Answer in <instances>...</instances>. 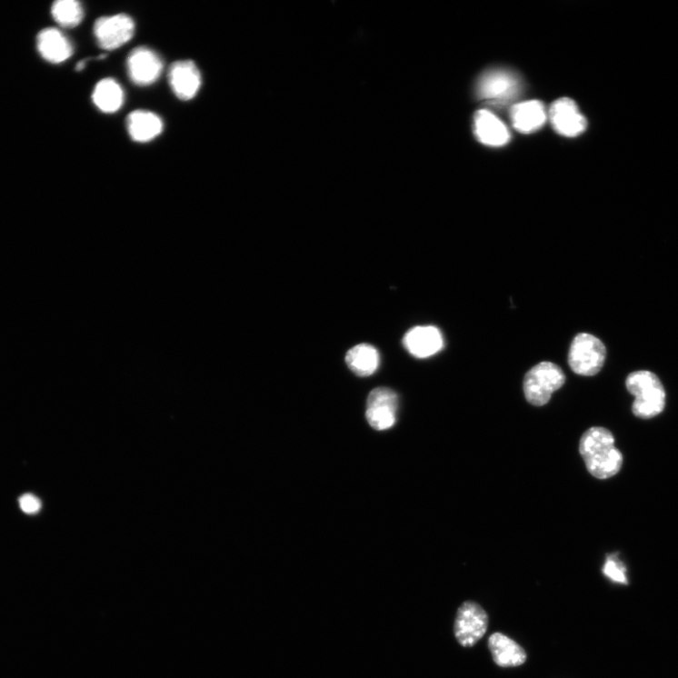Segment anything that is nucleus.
<instances>
[{"instance_id": "nucleus-8", "label": "nucleus", "mask_w": 678, "mask_h": 678, "mask_svg": "<svg viewBox=\"0 0 678 678\" xmlns=\"http://www.w3.org/2000/svg\"><path fill=\"white\" fill-rule=\"evenodd\" d=\"M126 65L130 81L138 86L155 84L164 71V62L160 55L145 46L130 52Z\"/></svg>"}, {"instance_id": "nucleus-17", "label": "nucleus", "mask_w": 678, "mask_h": 678, "mask_svg": "<svg viewBox=\"0 0 678 678\" xmlns=\"http://www.w3.org/2000/svg\"><path fill=\"white\" fill-rule=\"evenodd\" d=\"M38 49L42 57L52 64H61L73 55L69 39L56 29H45L38 36Z\"/></svg>"}, {"instance_id": "nucleus-11", "label": "nucleus", "mask_w": 678, "mask_h": 678, "mask_svg": "<svg viewBox=\"0 0 678 678\" xmlns=\"http://www.w3.org/2000/svg\"><path fill=\"white\" fill-rule=\"evenodd\" d=\"M168 78L174 94L184 101L195 97L202 85L200 71L190 60L174 63L169 68Z\"/></svg>"}, {"instance_id": "nucleus-20", "label": "nucleus", "mask_w": 678, "mask_h": 678, "mask_svg": "<svg viewBox=\"0 0 678 678\" xmlns=\"http://www.w3.org/2000/svg\"><path fill=\"white\" fill-rule=\"evenodd\" d=\"M52 15L62 27L75 28L82 23L85 11L75 0H59L52 6Z\"/></svg>"}, {"instance_id": "nucleus-4", "label": "nucleus", "mask_w": 678, "mask_h": 678, "mask_svg": "<svg viewBox=\"0 0 678 678\" xmlns=\"http://www.w3.org/2000/svg\"><path fill=\"white\" fill-rule=\"evenodd\" d=\"M606 354L601 339L583 333L573 338L568 355L569 366L579 375L593 376L603 369Z\"/></svg>"}, {"instance_id": "nucleus-21", "label": "nucleus", "mask_w": 678, "mask_h": 678, "mask_svg": "<svg viewBox=\"0 0 678 678\" xmlns=\"http://www.w3.org/2000/svg\"><path fill=\"white\" fill-rule=\"evenodd\" d=\"M603 571L604 575L611 581L623 585L629 584L627 568L619 560L617 554L608 556Z\"/></svg>"}, {"instance_id": "nucleus-3", "label": "nucleus", "mask_w": 678, "mask_h": 678, "mask_svg": "<svg viewBox=\"0 0 678 678\" xmlns=\"http://www.w3.org/2000/svg\"><path fill=\"white\" fill-rule=\"evenodd\" d=\"M564 382L565 375L556 364L542 362L525 376L523 385L525 397L534 406L545 405Z\"/></svg>"}, {"instance_id": "nucleus-15", "label": "nucleus", "mask_w": 678, "mask_h": 678, "mask_svg": "<svg viewBox=\"0 0 678 678\" xmlns=\"http://www.w3.org/2000/svg\"><path fill=\"white\" fill-rule=\"evenodd\" d=\"M488 647L494 663L500 667H518L527 661L524 648L501 633H495L490 636Z\"/></svg>"}, {"instance_id": "nucleus-13", "label": "nucleus", "mask_w": 678, "mask_h": 678, "mask_svg": "<svg viewBox=\"0 0 678 678\" xmlns=\"http://www.w3.org/2000/svg\"><path fill=\"white\" fill-rule=\"evenodd\" d=\"M474 134L480 143L491 147L504 146L511 140L507 126L487 110L475 113Z\"/></svg>"}, {"instance_id": "nucleus-5", "label": "nucleus", "mask_w": 678, "mask_h": 678, "mask_svg": "<svg viewBox=\"0 0 678 678\" xmlns=\"http://www.w3.org/2000/svg\"><path fill=\"white\" fill-rule=\"evenodd\" d=\"M489 617L484 609L474 602H465L458 609L454 622V635L464 647H473L485 635Z\"/></svg>"}, {"instance_id": "nucleus-14", "label": "nucleus", "mask_w": 678, "mask_h": 678, "mask_svg": "<svg viewBox=\"0 0 678 678\" xmlns=\"http://www.w3.org/2000/svg\"><path fill=\"white\" fill-rule=\"evenodd\" d=\"M512 124L518 133L532 135L537 132L546 122V112L539 100L518 103L510 110Z\"/></svg>"}, {"instance_id": "nucleus-2", "label": "nucleus", "mask_w": 678, "mask_h": 678, "mask_svg": "<svg viewBox=\"0 0 678 678\" xmlns=\"http://www.w3.org/2000/svg\"><path fill=\"white\" fill-rule=\"evenodd\" d=\"M625 385L635 397L633 414L642 420L660 414L665 407L666 394L659 377L648 371H639L629 375Z\"/></svg>"}, {"instance_id": "nucleus-16", "label": "nucleus", "mask_w": 678, "mask_h": 678, "mask_svg": "<svg viewBox=\"0 0 678 678\" xmlns=\"http://www.w3.org/2000/svg\"><path fill=\"white\" fill-rule=\"evenodd\" d=\"M127 132L135 142L147 143L161 135L164 123L159 115L139 110L133 112L126 119Z\"/></svg>"}, {"instance_id": "nucleus-22", "label": "nucleus", "mask_w": 678, "mask_h": 678, "mask_svg": "<svg viewBox=\"0 0 678 678\" xmlns=\"http://www.w3.org/2000/svg\"><path fill=\"white\" fill-rule=\"evenodd\" d=\"M19 504L25 513H35L41 509V502L31 494H24L19 500Z\"/></svg>"}, {"instance_id": "nucleus-1", "label": "nucleus", "mask_w": 678, "mask_h": 678, "mask_svg": "<svg viewBox=\"0 0 678 678\" xmlns=\"http://www.w3.org/2000/svg\"><path fill=\"white\" fill-rule=\"evenodd\" d=\"M580 453L588 472L599 480L613 477L623 465V455L615 447L613 434L603 427H593L583 434Z\"/></svg>"}, {"instance_id": "nucleus-12", "label": "nucleus", "mask_w": 678, "mask_h": 678, "mask_svg": "<svg viewBox=\"0 0 678 678\" xmlns=\"http://www.w3.org/2000/svg\"><path fill=\"white\" fill-rule=\"evenodd\" d=\"M404 345L413 356L424 359L439 353L444 347V338L434 326H416L405 334Z\"/></svg>"}, {"instance_id": "nucleus-23", "label": "nucleus", "mask_w": 678, "mask_h": 678, "mask_svg": "<svg viewBox=\"0 0 678 678\" xmlns=\"http://www.w3.org/2000/svg\"><path fill=\"white\" fill-rule=\"evenodd\" d=\"M85 65H86V60L78 63L75 69L76 71H82L85 69Z\"/></svg>"}, {"instance_id": "nucleus-7", "label": "nucleus", "mask_w": 678, "mask_h": 678, "mask_svg": "<svg viewBox=\"0 0 678 678\" xmlns=\"http://www.w3.org/2000/svg\"><path fill=\"white\" fill-rule=\"evenodd\" d=\"M398 409L399 398L393 389L375 388L367 401V421L377 431L388 430L396 424Z\"/></svg>"}, {"instance_id": "nucleus-9", "label": "nucleus", "mask_w": 678, "mask_h": 678, "mask_svg": "<svg viewBox=\"0 0 678 678\" xmlns=\"http://www.w3.org/2000/svg\"><path fill=\"white\" fill-rule=\"evenodd\" d=\"M549 117L555 132L564 137H577L587 128V120L580 113L576 102L568 97L553 103Z\"/></svg>"}, {"instance_id": "nucleus-6", "label": "nucleus", "mask_w": 678, "mask_h": 678, "mask_svg": "<svg viewBox=\"0 0 678 678\" xmlns=\"http://www.w3.org/2000/svg\"><path fill=\"white\" fill-rule=\"evenodd\" d=\"M135 34V23L125 14L98 18L94 25V35L102 49L115 50L130 40Z\"/></svg>"}, {"instance_id": "nucleus-19", "label": "nucleus", "mask_w": 678, "mask_h": 678, "mask_svg": "<svg viewBox=\"0 0 678 678\" xmlns=\"http://www.w3.org/2000/svg\"><path fill=\"white\" fill-rule=\"evenodd\" d=\"M93 101L102 113L115 114L123 106L124 90L114 78H105L96 85Z\"/></svg>"}, {"instance_id": "nucleus-18", "label": "nucleus", "mask_w": 678, "mask_h": 678, "mask_svg": "<svg viewBox=\"0 0 678 678\" xmlns=\"http://www.w3.org/2000/svg\"><path fill=\"white\" fill-rule=\"evenodd\" d=\"M346 363L354 374L360 377H368L378 370L380 354L377 349L370 344H359L347 353Z\"/></svg>"}, {"instance_id": "nucleus-10", "label": "nucleus", "mask_w": 678, "mask_h": 678, "mask_svg": "<svg viewBox=\"0 0 678 678\" xmlns=\"http://www.w3.org/2000/svg\"><path fill=\"white\" fill-rule=\"evenodd\" d=\"M518 91V78L507 70L488 71L483 75L478 84L479 96L494 103L511 100Z\"/></svg>"}]
</instances>
